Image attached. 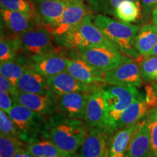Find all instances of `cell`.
Instances as JSON below:
<instances>
[{"instance_id":"obj_22","label":"cell","mask_w":157,"mask_h":157,"mask_svg":"<svg viewBox=\"0 0 157 157\" xmlns=\"http://www.w3.org/2000/svg\"><path fill=\"white\" fill-rule=\"evenodd\" d=\"M137 123L117 129L109 137V157H124L127 149L136 129Z\"/></svg>"},{"instance_id":"obj_2","label":"cell","mask_w":157,"mask_h":157,"mask_svg":"<svg viewBox=\"0 0 157 157\" xmlns=\"http://www.w3.org/2000/svg\"><path fill=\"white\" fill-rule=\"evenodd\" d=\"M93 21L105 37L121 52L133 60L141 56L135 48V39L140 27L114 20L103 14L94 15Z\"/></svg>"},{"instance_id":"obj_8","label":"cell","mask_w":157,"mask_h":157,"mask_svg":"<svg viewBox=\"0 0 157 157\" xmlns=\"http://www.w3.org/2000/svg\"><path fill=\"white\" fill-rule=\"evenodd\" d=\"M13 98L15 103L24 105L45 117H50L60 112L58 96L51 90L42 95L17 91L13 95Z\"/></svg>"},{"instance_id":"obj_7","label":"cell","mask_w":157,"mask_h":157,"mask_svg":"<svg viewBox=\"0 0 157 157\" xmlns=\"http://www.w3.org/2000/svg\"><path fill=\"white\" fill-rule=\"evenodd\" d=\"M21 52L29 57L41 56L56 52L52 39L53 34L48 27L38 24L19 35Z\"/></svg>"},{"instance_id":"obj_16","label":"cell","mask_w":157,"mask_h":157,"mask_svg":"<svg viewBox=\"0 0 157 157\" xmlns=\"http://www.w3.org/2000/svg\"><path fill=\"white\" fill-rule=\"evenodd\" d=\"M90 93H72L58 96L60 113L70 118L84 120Z\"/></svg>"},{"instance_id":"obj_34","label":"cell","mask_w":157,"mask_h":157,"mask_svg":"<svg viewBox=\"0 0 157 157\" xmlns=\"http://www.w3.org/2000/svg\"><path fill=\"white\" fill-rule=\"evenodd\" d=\"M14 101L10 94L0 90V109L9 114L13 109Z\"/></svg>"},{"instance_id":"obj_37","label":"cell","mask_w":157,"mask_h":157,"mask_svg":"<svg viewBox=\"0 0 157 157\" xmlns=\"http://www.w3.org/2000/svg\"><path fill=\"white\" fill-rule=\"evenodd\" d=\"M142 3V12L143 15L148 17L151 14L153 10L157 6V0H141Z\"/></svg>"},{"instance_id":"obj_36","label":"cell","mask_w":157,"mask_h":157,"mask_svg":"<svg viewBox=\"0 0 157 157\" xmlns=\"http://www.w3.org/2000/svg\"><path fill=\"white\" fill-rule=\"evenodd\" d=\"M146 99L149 108H157V96L155 95L151 86L146 87Z\"/></svg>"},{"instance_id":"obj_10","label":"cell","mask_w":157,"mask_h":157,"mask_svg":"<svg viewBox=\"0 0 157 157\" xmlns=\"http://www.w3.org/2000/svg\"><path fill=\"white\" fill-rule=\"evenodd\" d=\"M26 63L28 67L49 78L67 71L68 58L56 51L41 56L29 57L26 59Z\"/></svg>"},{"instance_id":"obj_4","label":"cell","mask_w":157,"mask_h":157,"mask_svg":"<svg viewBox=\"0 0 157 157\" xmlns=\"http://www.w3.org/2000/svg\"><path fill=\"white\" fill-rule=\"evenodd\" d=\"M8 115L15 124L19 139L25 144L46 140L48 119L45 116L15 101Z\"/></svg>"},{"instance_id":"obj_15","label":"cell","mask_w":157,"mask_h":157,"mask_svg":"<svg viewBox=\"0 0 157 157\" xmlns=\"http://www.w3.org/2000/svg\"><path fill=\"white\" fill-rule=\"evenodd\" d=\"M124 157H154L146 117L137 123Z\"/></svg>"},{"instance_id":"obj_19","label":"cell","mask_w":157,"mask_h":157,"mask_svg":"<svg viewBox=\"0 0 157 157\" xmlns=\"http://www.w3.org/2000/svg\"><path fill=\"white\" fill-rule=\"evenodd\" d=\"M43 25L51 28L61 18L66 2L57 0H31Z\"/></svg>"},{"instance_id":"obj_30","label":"cell","mask_w":157,"mask_h":157,"mask_svg":"<svg viewBox=\"0 0 157 157\" xmlns=\"http://www.w3.org/2000/svg\"><path fill=\"white\" fill-rule=\"evenodd\" d=\"M25 143L18 137L0 136V157H13L14 155L23 148Z\"/></svg>"},{"instance_id":"obj_9","label":"cell","mask_w":157,"mask_h":157,"mask_svg":"<svg viewBox=\"0 0 157 157\" xmlns=\"http://www.w3.org/2000/svg\"><path fill=\"white\" fill-rule=\"evenodd\" d=\"M67 58V71L78 80L87 84L105 83L104 72L88 63L76 48L70 49Z\"/></svg>"},{"instance_id":"obj_11","label":"cell","mask_w":157,"mask_h":157,"mask_svg":"<svg viewBox=\"0 0 157 157\" xmlns=\"http://www.w3.org/2000/svg\"><path fill=\"white\" fill-rule=\"evenodd\" d=\"M90 13H92L84 0H70L66 2V9L60 21L49 29L54 37L60 36L78 25Z\"/></svg>"},{"instance_id":"obj_13","label":"cell","mask_w":157,"mask_h":157,"mask_svg":"<svg viewBox=\"0 0 157 157\" xmlns=\"http://www.w3.org/2000/svg\"><path fill=\"white\" fill-rule=\"evenodd\" d=\"M48 87L58 96L72 93H91L101 86L98 84L84 83L68 71H64L48 78Z\"/></svg>"},{"instance_id":"obj_33","label":"cell","mask_w":157,"mask_h":157,"mask_svg":"<svg viewBox=\"0 0 157 157\" xmlns=\"http://www.w3.org/2000/svg\"><path fill=\"white\" fill-rule=\"evenodd\" d=\"M0 132L2 135L6 136L18 137L14 122L10 116L2 110H0Z\"/></svg>"},{"instance_id":"obj_20","label":"cell","mask_w":157,"mask_h":157,"mask_svg":"<svg viewBox=\"0 0 157 157\" xmlns=\"http://www.w3.org/2000/svg\"><path fill=\"white\" fill-rule=\"evenodd\" d=\"M149 111V106L146 102V95L140 93L135 98L132 103L125 109L116 124L114 132L127 125L139 122L146 117Z\"/></svg>"},{"instance_id":"obj_25","label":"cell","mask_w":157,"mask_h":157,"mask_svg":"<svg viewBox=\"0 0 157 157\" xmlns=\"http://www.w3.org/2000/svg\"><path fill=\"white\" fill-rule=\"evenodd\" d=\"M21 39L19 35L6 36L2 34L0 39V63L11 61L17 59L21 52Z\"/></svg>"},{"instance_id":"obj_18","label":"cell","mask_w":157,"mask_h":157,"mask_svg":"<svg viewBox=\"0 0 157 157\" xmlns=\"http://www.w3.org/2000/svg\"><path fill=\"white\" fill-rule=\"evenodd\" d=\"M2 23L14 35H20L31 27L42 24L41 20L18 11L1 8Z\"/></svg>"},{"instance_id":"obj_42","label":"cell","mask_w":157,"mask_h":157,"mask_svg":"<svg viewBox=\"0 0 157 157\" xmlns=\"http://www.w3.org/2000/svg\"><path fill=\"white\" fill-rule=\"evenodd\" d=\"M57 1H60V2H67L70 1V0H57Z\"/></svg>"},{"instance_id":"obj_23","label":"cell","mask_w":157,"mask_h":157,"mask_svg":"<svg viewBox=\"0 0 157 157\" xmlns=\"http://www.w3.org/2000/svg\"><path fill=\"white\" fill-rule=\"evenodd\" d=\"M157 44V26L146 24L140 29L135 39V48L141 56H146Z\"/></svg>"},{"instance_id":"obj_38","label":"cell","mask_w":157,"mask_h":157,"mask_svg":"<svg viewBox=\"0 0 157 157\" xmlns=\"http://www.w3.org/2000/svg\"><path fill=\"white\" fill-rule=\"evenodd\" d=\"M13 157H34L28 150L25 149H21L18 152H17Z\"/></svg>"},{"instance_id":"obj_40","label":"cell","mask_w":157,"mask_h":157,"mask_svg":"<svg viewBox=\"0 0 157 157\" xmlns=\"http://www.w3.org/2000/svg\"><path fill=\"white\" fill-rule=\"evenodd\" d=\"M148 56H156L157 57V44L156 45V46L154 47V49L151 51L147 55V56H144V57H148Z\"/></svg>"},{"instance_id":"obj_24","label":"cell","mask_w":157,"mask_h":157,"mask_svg":"<svg viewBox=\"0 0 157 157\" xmlns=\"http://www.w3.org/2000/svg\"><path fill=\"white\" fill-rule=\"evenodd\" d=\"M26 149L34 157H76L65 152L48 140L27 144Z\"/></svg>"},{"instance_id":"obj_12","label":"cell","mask_w":157,"mask_h":157,"mask_svg":"<svg viewBox=\"0 0 157 157\" xmlns=\"http://www.w3.org/2000/svg\"><path fill=\"white\" fill-rule=\"evenodd\" d=\"M104 78L105 83L109 85L140 87L143 82L139 64H137L134 60H129L117 68L104 72Z\"/></svg>"},{"instance_id":"obj_17","label":"cell","mask_w":157,"mask_h":157,"mask_svg":"<svg viewBox=\"0 0 157 157\" xmlns=\"http://www.w3.org/2000/svg\"><path fill=\"white\" fill-rule=\"evenodd\" d=\"M103 86L90 93L86 107L84 122L88 129L104 127V101Z\"/></svg>"},{"instance_id":"obj_27","label":"cell","mask_w":157,"mask_h":157,"mask_svg":"<svg viewBox=\"0 0 157 157\" xmlns=\"http://www.w3.org/2000/svg\"><path fill=\"white\" fill-rule=\"evenodd\" d=\"M28 65L26 60H15L1 63L0 66V74L5 76L13 82L17 87V81L23 75L25 71L27 69Z\"/></svg>"},{"instance_id":"obj_1","label":"cell","mask_w":157,"mask_h":157,"mask_svg":"<svg viewBox=\"0 0 157 157\" xmlns=\"http://www.w3.org/2000/svg\"><path fill=\"white\" fill-rule=\"evenodd\" d=\"M88 132L84 121L57 113L48 118L46 140L68 154L76 156Z\"/></svg>"},{"instance_id":"obj_6","label":"cell","mask_w":157,"mask_h":157,"mask_svg":"<svg viewBox=\"0 0 157 157\" xmlns=\"http://www.w3.org/2000/svg\"><path fill=\"white\" fill-rule=\"evenodd\" d=\"M82 58L97 69L105 72L133 59L123 55L115 46L94 45L76 48Z\"/></svg>"},{"instance_id":"obj_35","label":"cell","mask_w":157,"mask_h":157,"mask_svg":"<svg viewBox=\"0 0 157 157\" xmlns=\"http://www.w3.org/2000/svg\"><path fill=\"white\" fill-rule=\"evenodd\" d=\"M0 88L1 90L10 94L13 96L17 92V87L5 76L0 74Z\"/></svg>"},{"instance_id":"obj_5","label":"cell","mask_w":157,"mask_h":157,"mask_svg":"<svg viewBox=\"0 0 157 157\" xmlns=\"http://www.w3.org/2000/svg\"><path fill=\"white\" fill-rule=\"evenodd\" d=\"M93 17V13H90L78 25L67 32L54 37L56 44L69 49L94 45L114 46L95 24Z\"/></svg>"},{"instance_id":"obj_39","label":"cell","mask_w":157,"mask_h":157,"mask_svg":"<svg viewBox=\"0 0 157 157\" xmlns=\"http://www.w3.org/2000/svg\"><path fill=\"white\" fill-rule=\"evenodd\" d=\"M151 19L154 24L157 26V6L153 10L151 13Z\"/></svg>"},{"instance_id":"obj_14","label":"cell","mask_w":157,"mask_h":157,"mask_svg":"<svg viewBox=\"0 0 157 157\" xmlns=\"http://www.w3.org/2000/svg\"><path fill=\"white\" fill-rule=\"evenodd\" d=\"M109 135L103 129L90 128L78 157H109Z\"/></svg>"},{"instance_id":"obj_3","label":"cell","mask_w":157,"mask_h":157,"mask_svg":"<svg viewBox=\"0 0 157 157\" xmlns=\"http://www.w3.org/2000/svg\"><path fill=\"white\" fill-rule=\"evenodd\" d=\"M104 101L103 130L109 135L114 132L115 125L125 109L140 91L134 86L109 85L102 87Z\"/></svg>"},{"instance_id":"obj_32","label":"cell","mask_w":157,"mask_h":157,"mask_svg":"<svg viewBox=\"0 0 157 157\" xmlns=\"http://www.w3.org/2000/svg\"><path fill=\"white\" fill-rule=\"evenodd\" d=\"M146 119L148 123L154 157H157V108L149 109Z\"/></svg>"},{"instance_id":"obj_41","label":"cell","mask_w":157,"mask_h":157,"mask_svg":"<svg viewBox=\"0 0 157 157\" xmlns=\"http://www.w3.org/2000/svg\"><path fill=\"white\" fill-rule=\"evenodd\" d=\"M151 87H152L153 90H154L155 95L157 96V82H156L155 83L151 85Z\"/></svg>"},{"instance_id":"obj_28","label":"cell","mask_w":157,"mask_h":157,"mask_svg":"<svg viewBox=\"0 0 157 157\" xmlns=\"http://www.w3.org/2000/svg\"><path fill=\"white\" fill-rule=\"evenodd\" d=\"M125 0H85L86 4L92 13L111 15L115 17L116 10L121 2ZM140 2V0H132Z\"/></svg>"},{"instance_id":"obj_31","label":"cell","mask_w":157,"mask_h":157,"mask_svg":"<svg viewBox=\"0 0 157 157\" xmlns=\"http://www.w3.org/2000/svg\"><path fill=\"white\" fill-rule=\"evenodd\" d=\"M139 67L143 81L157 82V57H144L139 63Z\"/></svg>"},{"instance_id":"obj_21","label":"cell","mask_w":157,"mask_h":157,"mask_svg":"<svg viewBox=\"0 0 157 157\" xmlns=\"http://www.w3.org/2000/svg\"><path fill=\"white\" fill-rule=\"evenodd\" d=\"M17 89L21 93L42 95L50 90L48 87V78L29 67L17 81Z\"/></svg>"},{"instance_id":"obj_26","label":"cell","mask_w":157,"mask_h":157,"mask_svg":"<svg viewBox=\"0 0 157 157\" xmlns=\"http://www.w3.org/2000/svg\"><path fill=\"white\" fill-rule=\"evenodd\" d=\"M142 6L140 2L125 0L121 2L116 10L115 17L119 21L126 23L135 22L141 15Z\"/></svg>"},{"instance_id":"obj_29","label":"cell","mask_w":157,"mask_h":157,"mask_svg":"<svg viewBox=\"0 0 157 157\" xmlns=\"http://www.w3.org/2000/svg\"><path fill=\"white\" fill-rule=\"evenodd\" d=\"M1 8L18 11L39 18L36 7L32 2L29 0H0ZM40 19V18H39Z\"/></svg>"}]
</instances>
